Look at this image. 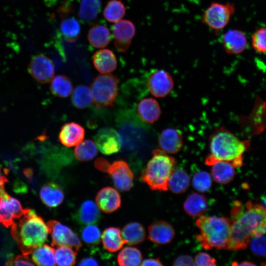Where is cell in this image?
<instances>
[{"mask_svg":"<svg viewBox=\"0 0 266 266\" xmlns=\"http://www.w3.org/2000/svg\"><path fill=\"white\" fill-rule=\"evenodd\" d=\"M173 266H196L195 260L191 256L182 255L176 258L173 262Z\"/></svg>","mask_w":266,"mask_h":266,"instance_id":"obj_45","label":"cell"},{"mask_svg":"<svg viewBox=\"0 0 266 266\" xmlns=\"http://www.w3.org/2000/svg\"><path fill=\"white\" fill-rule=\"evenodd\" d=\"M221 42L225 52L230 55L240 54L248 46L245 34L238 29H230L227 31L221 36Z\"/></svg>","mask_w":266,"mask_h":266,"instance_id":"obj_16","label":"cell"},{"mask_svg":"<svg viewBox=\"0 0 266 266\" xmlns=\"http://www.w3.org/2000/svg\"><path fill=\"white\" fill-rule=\"evenodd\" d=\"M68 246H58L55 250L56 263L60 266H71L75 264L77 253Z\"/></svg>","mask_w":266,"mask_h":266,"instance_id":"obj_38","label":"cell"},{"mask_svg":"<svg viewBox=\"0 0 266 266\" xmlns=\"http://www.w3.org/2000/svg\"><path fill=\"white\" fill-rule=\"evenodd\" d=\"M253 252L260 256L266 255V236L263 234L253 237L250 241Z\"/></svg>","mask_w":266,"mask_h":266,"instance_id":"obj_42","label":"cell"},{"mask_svg":"<svg viewBox=\"0 0 266 266\" xmlns=\"http://www.w3.org/2000/svg\"><path fill=\"white\" fill-rule=\"evenodd\" d=\"M72 10L70 0H65L58 10L61 19L60 32L64 39L69 43L75 42L78 38L81 32L79 21L75 17L70 15Z\"/></svg>","mask_w":266,"mask_h":266,"instance_id":"obj_8","label":"cell"},{"mask_svg":"<svg viewBox=\"0 0 266 266\" xmlns=\"http://www.w3.org/2000/svg\"><path fill=\"white\" fill-rule=\"evenodd\" d=\"M32 261L38 266H54L56 265L55 249L47 244H43L32 252Z\"/></svg>","mask_w":266,"mask_h":266,"instance_id":"obj_32","label":"cell"},{"mask_svg":"<svg viewBox=\"0 0 266 266\" xmlns=\"http://www.w3.org/2000/svg\"><path fill=\"white\" fill-rule=\"evenodd\" d=\"M142 256L140 251L136 247H126L119 252L117 261L121 266H137L140 265Z\"/></svg>","mask_w":266,"mask_h":266,"instance_id":"obj_36","label":"cell"},{"mask_svg":"<svg viewBox=\"0 0 266 266\" xmlns=\"http://www.w3.org/2000/svg\"><path fill=\"white\" fill-rule=\"evenodd\" d=\"M263 201H264V204H265V206L266 207V196L264 199ZM265 208H266V207H265Z\"/></svg>","mask_w":266,"mask_h":266,"instance_id":"obj_51","label":"cell"},{"mask_svg":"<svg viewBox=\"0 0 266 266\" xmlns=\"http://www.w3.org/2000/svg\"><path fill=\"white\" fill-rule=\"evenodd\" d=\"M175 235L173 226L164 220L155 222L148 227V239L156 244L165 245L169 243Z\"/></svg>","mask_w":266,"mask_h":266,"instance_id":"obj_18","label":"cell"},{"mask_svg":"<svg viewBox=\"0 0 266 266\" xmlns=\"http://www.w3.org/2000/svg\"><path fill=\"white\" fill-rule=\"evenodd\" d=\"M28 71L37 82L46 84L53 78L55 67L51 59L43 53H38L32 57Z\"/></svg>","mask_w":266,"mask_h":266,"instance_id":"obj_11","label":"cell"},{"mask_svg":"<svg viewBox=\"0 0 266 266\" xmlns=\"http://www.w3.org/2000/svg\"><path fill=\"white\" fill-rule=\"evenodd\" d=\"M39 195L43 203L49 207H57L64 199L63 189L60 185L54 182L44 184L40 190Z\"/></svg>","mask_w":266,"mask_h":266,"instance_id":"obj_23","label":"cell"},{"mask_svg":"<svg viewBox=\"0 0 266 266\" xmlns=\"http://www.w3.org/2000/svg\"><path fill=\"white\" fill-rule=\"evenodd\" d=\"M50 89L55 96L66 98L72 92L73 86L70 79L64 75H58L51 80Z\"/></svg>","mask_w":266,"mask_h":266,"instance_id":"obj_33","label":"cell"},{"mask_svg":"<svg viewBox=\"0 0 266 266\" xmlns=\"http://www.w3.org/2000/svg\"><path fill=\"white\" fill-rule=\"evenodd\" d=\"M11 233L22 253L28 255L46 240L49 229L34 210L26 208L19 220L11 225Z\"/></svg>","mask_w":266,"mask_h":266,"instance_id":"obj_3","label":"cell"},{"mask_svg":"<svg viewBox=\"0 0 266 266\" xmlns=\"http://www.w3.org/2000/svg\"><path fill=\"white\" fill-rule=\"evenodd\" d=\"M52 238V245L54 246H68L76 251L82 247L78 236L68 227L56 220H50L47 223Z\"/></svg>","mask_w":266,"mask_h":266,"instance_id":"obj_9","label":"cell"},{"mask_svg":"<svg viewBox=\"0 0 266 266\" xmlns=\"http://www.w3.org/2000/svg\"><path fill=\"white\" fill-rule=\"evenodd\" d=\"M98 262L92 257L82 259L78 264V266H98Z\"/></svg>","mask_w":266,"mask_h":266,"instance_id":"obj_48","label":"cell"},{"mask_svg":"<svg viewBox=\"0 0 266 266\" xmlns=\"http://www.w3.org/2000/svg\"><path fill=\"white\" fill-rule=\"evenodd\" d=\"M136 32L134 24L129 20H120L112 27L114 43L116 49L124 53L127 51Z\"/></svg>","mask_w":266,"mask_h":266,"instance_id":"obj_13","label":"cell"},{"mask_svg":"<svg viewBox=\"0 0 266 266\" xmlns=\"http://www.w3.org/2000/svg\"><path fill=\"white\" fill-rule=\"evenodd\" d=\"M190 177L188 173L183 169H174L168 182V188L173 193L181 194L188 188Z\"/></svg>","mask_w":266,"mask_h":266,"instance_id":"obj_31","label":"cell"},{"mask_svg":"<svg viewBox=\"0 0 266 266\" xmlns=\"http://www.w3.org/2000/svg\"><path fill=\"white\" fill-rule=\"evenodd\" d=\"M235 166L230 162L220 161L212 165L211 176L214 180L221 184L230 183L235 175Z\"/></svg>","mask_w":266,"mask_h":266,"instance_id":"obj_25","label":"cell"},{"mask_svg":"<svg viewBox=\"0 0 266 266\" xmlns=\"http://www.w3.org/2000/svg\"><path fill=\"white\" fill-rule=\"evenodd\" d=\"M119 80L111 74H102L97 76L91 85L93 102L99 107L114 105L118 91Z\"/></svg>","mask_w":266,"mask_h":266,"instance_id":"obj_6","label":"cell"},{"mask_svg":"<svg viewBox=\"0 0 266 266\" xmlns=\"http://www.w3.org/2000/svg\"><path fill=\"white\" fill-rule=\"evenodd\" d=\"M81 237L83 241L88 245L95 246L100 242V232L97 226L89 224L82 229Z\"/></svg>","mask_w":266,"mask_h":266,"instance_id":"obj_40","label":"cell"},{"mask_svg":"<svg viewBox=\"0 0 266 266\" xmlns=\"http://www.w3.org/2000/svg\"><path fill=\"white\" fill-rule=\"evenodd\" d=\"M121 235L124 243L133 245L138 244L144 240L146 233L141 224L131 222L124 227Z\"/></svg>","mask_w":266,"mask_h":266,"instance_id":"obj_27","label":"cell"},{"mask_svg":"<svg viewBox=\"0 0 266 266\" xmlns=\"http://www.w3.org/2000/svg\"><path fill=\"white\" fill-rule=\"evenodd\" d=\"M137 111L140 119L147 124H153L157 121L161 114L160 105L153 98L141 100L137 104Z\"/></svg>","mask_w":266,"mask_h":266,"instance_id":"obj_21","label":"cell"},{"mask_svg":"<svg viewBox=\"0 0 266 266\" xmlns=\"http://www.w3.org/2000/svg\"><path fill=\"white\" fill-rule=\"evenodd\" d=\"M233 266H255L256 264L249 261H243L241 263L234 262L232 264Z\"/></svg>","mask_w":266,"mask_h":266,"instance_id":"obj_49","label":"cell"},{"mask_svg":"<svg viewBox=\"0 0 266 266\" xmlns=\"http://www.w3.org/2000/svg\"><path fill=\"white\" fill-rule=\"evenodd\" d=\"M26 208H23L20 202L5 191L4 186H0V224L8 228L15 219L21 217Z\"/></svg>","mask_w":266,"mask_h":266,"instance_id":"obj_10","label":"cell"},{"mask_svg":"<svg viewBox=\"0 0 266 266\" xmlns=\"http://www.w3.org/2000/svg\"><path fill=\"white\" fill-rule=\"evenodd\" d=\"M175 163L174 157L160 149H156L142 172L141 180L152 190L166 191L168 189V180Z\"/></svg>","mask_w":266,"mask_h":266,"instance_id":"obj_5","label":"cell"},{"mask_svg":"<svg viewBox=\"0 0 266 266\" xmlns=\"http://www.w3.org/2000/svg\"><path fill=\"white\" fill-rule=\"evenodd\" d=\"M158 144L160 149L168 154L177 153L180 151L183 145L182 133L176 129H165L159 136Z\"/></svg>","mask_w":266,"mask_h":266,"instance_id":"obj_17","label":"cell"},{"mask_svg":"<svg viewBox=\"0 0 266 266\" xmlns=\"http://www.w3.org/2000/svg\"><path fill=\"white\" fill-rule=\"evenodd\" d=\"M96 201L99 208L107 213H112L117 210L121 203L119 192L111 187L101 189L96 197Z\"/></svg>","mask_w":266,"mask_h":266,"instance_id":"obj_19","label":"cell"},{"mask_svg":"<svg viewBox=\"0 0 266 266\" xmlns=\"http://www.w3.org/2000/svg\"><path fill=\"white\" fill-rule=\"evenodd\" d=\"M208 207L207 198L197 193L190 194L183 204L185 212L192 217H200L203 215Z\"/></svg>","mask_w":266,"mask_h":266,"instance_id":"obj_24","label":"cell"},{"mask_svg":"<svg viewBox=\"0 0 266 266\" xmlns=\"http://www.w3.org/2000/svg\"><path fill=\"white\" fill-rule=\"evenodd\" d=\"M98 154V147L95 142L91 139L82 140L74 149L75 158L80 161L92 160Z\"/></svg>","mask_w":266,"mask_h":266,"instance_id":"obj_37","label":"cell"},{"mask_svg":"<svg viewBox=\"0 0 266 266\" xmlns=\"http://www.w3.org/2000/svg\"><path fill=\"white\" fill-rule=\"evenodd\" d=\"M71 99L72 104L80 109L85 108L93 102L91 90L85 85H80L75 88Z\"/></svg>","mask_w":266,"mask_h":266,"instance_id":"obj_34","label":"cell"},{"mask_svg":"<svg viewBox=\"0 0 266 266\" xmlns=\"http://www.w3.org/2000/svg\"><path fill=\"white\" fill-rule=\"evenodd\" d=\"M230 238L226 249H245L251 239L266 232V208L260 204L236 201L231 210Z\"/></svg>","mask_w":266,"mask_h":266,"instance_id":"obj_1","label":"cell"},{"mask_svg":"<svg viewBox=\"0 0 266 266\" xmlns=\"http://www.w3.org/2000/svg\"><path fill=\"white\" fill-rule=\"evenodd\" d=\"M235 11L233 3L212 2L204 10L201 22L215 33L224 29L229 23Z\"/></svg>","mask_w":266,"mask_h":266,"instance_id":"obj_7","label":"cell"},{"mask_svg":"<svg viewBox=\"0 0 266 266\" xmlns=\"http://www.w3.org/2000/svg\"><path fill=\"white\" fill-rule=\"evenodd\" d=\"M249 140H242L227 129H217L209 138L210 154L205 163L212 166L220 161L231 163L235 167L243 164V155L249 148Z\"/></svg>","mask_w":266,"mask_h":266,"instance_id":"obj_2","label":"cell"},{"mask_svg":"<svg viewBox=\"0 0 266 266\" xmlns=\"http://www.w3.org/2000/svg\"><path fill=\"white\" fill-rule=\"evenodd\" d=\"M100 213L97 204L91 200L84 201L76 215V220L81 224H93L98 222Z\"/></svg>","mask_w":266,"mask_h":266,"instance_id":"obj_26","label":"cell"},{"mask_svg":"<svg viewBox=\"0 0 266 266\" xmlns=\"http://www.w3.org/2000/svg\"><path fill=\"white\" fill-rule=\"evenodd\" d=\"M200 233L196 238L204 249H226L231 229V220L225 217L200 216L196 221Z\"/></svg>","mask_w":266,"mask_h":266,"instance_id":"obj_4","label":"cell"},{"mask_svg":"<svg viewBox=\"0 0 266 266\" xmlns=\"http://www.w3.org/2000/svg\"><path fill=\"white\" fill-rule=\"evenodd\" d=\"M194 188L200 192H206L211 187L212 178L210 174L204 170L196 172L192 178Z\"/></svg>","mask_w":266,"mask_h":266,"instance_id":"obj_39","label":"cell"},{"mask_svg":"<svg viewBox=\"0 0 266 266\" xmlns=\"http://www.w3.org/2000/svg\"><path fill=\"white\" fill-rule=\"evenodd\" d=\"M110 164L108 161L103 158H99L95 162V166L100 171L108 172Z\"/></svg>","mask_w":266,"mask_h":266,"instance_id":"obj_46","label":"cell"},{"mask_svg":"<svg viewBox=\"0 0 266 266\" xmlns=\"http://www.w3.org/2000/svg\"><path fill=\"white\" fill-rule=\"evenodd\" d=\"M194 260L196 266H213L217 265L216 260L205 252L198 253L196 256Z\"/></svg>","mask_w":266,"mask_h":266,"instance_id":"obj_43","label":"cell"},{"mask_svg":"<svg viewBox=\"0 0 266 266\" xmlns=\"http://www.w3.org/2000/svg\"><path fill=\"white\" fill-rule=\"evenodd\" d=\"M251 43L256 52L261 54L266 53V27L260 28L253 33Z\"/></svg>","mask_w":266,"mask_h":266,"instance_id":"obj_41","label":"cell"},{"mask_svg":"<svg viewBox=\"0 0 266 266\" xmlns=\"http://www.w3.org/2000/svg\"><path fill=\"white\" fill-rule=\"evenodd\" d=\"M126 7L120 0H109L103 11V15L106 21L110 23H116L125 16Z\"/></svg>","mask_w":266,"mask_h":266,"instance_id":"obj_35","label":"cell"},{"mask_svg":"<svg viewBox=\"0 0 266 266\" xmlns=\"http://www.w3.org/2000/svg\"><path fill=\"white\" fill-rule=\"evenodd\" d=\"M7 182V179L3 175L2 169L0 167V186H3L4 183Z\"/></svg>","mask_w":266,"mask_h":266,"instance_id":"obj_50","label":"cell"},{"mask_svg":"<svg viewBox=\"0 0 266 266\" xmlns=\"http://www.w3.org/2000/svg\"><path fill=\"white\" fill-rule=\"evenodd\" d=\"M92 58L95 67L100 73L112 72L117 67L116 57L110 49H102L98 50L94 54Z\"/></svg>","mask_w":266,"mask_h":266,"instance_id":"obj_22","label":"cell"},{"mask_svg":"<svg viewBox=\"0 0 266 266\" xmlns=\"http://www.w3.org/2000/svg\"><path fill=\"white\" fill-rule=\"evenodd\" d=\"M115 187L120 191H128L133 185V174L128 164L123 160L113 162L108 172Z\"/></svg>","mask_w":266,"mask_h":266,"instance_id":"obj_15","label":"cell"},{"mask_svg":"<svg viewBox=\"0 0 266 266\" xmlns=\"http://www.w3.org/2000/svg\"><path fill=\"white\" fill-rule=\"evenodd\" d=\"M95 143L101 153L109 155L118 152L121 148L120 134L111 128H103L95 136Z\"/></svg>","mask_w":266,"mask_h":266,"instance_id":"obj_14","label":"cell"},{"mask_svg":"<svg viewBox=\"0 0 266 266\" xmlns=\"http://www.w3.org/2000/svg\"><path fill=\"white\" fill-rule=\"evenodd\" d=\"M84 135L85 130L81 125L75 122H70L62 126L59 138L63 145L70 147L80 143Z\"/></svg>","mask_w":266,"mask_h":266,"instance_id":"obj_20","label":"cell"},{"mask_svg":"<svg viewBox=\"0 0 266 266\" xmlns=\"http://www.w3.org/2000/svg\"><path fill=\"white\" fill-rule=\"evenodd\" d=\"M88 40L94 48H101L106 47L111 40L109 29L102 25H96L89 30L87 35Z\"/></svg>","mask_w":266,"mask_h":266,"instance_id":"obj_29","label":"cell"},{"mask_svg":"<svg viewBox=\"0 0 266 266\" xmlns=\"http://www.w3.org/2000/svg\"><path fill=\"white\" fill-rule=\"evenodd\" d=\"M141 266H163V264L161 262L159 258L153 259L149 258L144 260L142 262Z\"/></svg>","mask_w":266,"mask_h":266,"instance_id":"obj_47","label":"cell"},{"mask_svg":"<svg viewBox=\"0 0 266 266\" xmlns=\"http://www.w3.org/2000/svg\"><path fill=\"white\" fill-rule=\"evenodd\" d=\"M35 264L28 257V255H18L14 259L7 262L6 266H34Z\"/></svg>","mask_w":266,"mask_h":266,"instance_id":"obj_44","label":"cell"},{"mask_svg":"<svg viewBox=\"0 0 266 266\" xmlns=\"http://www.w3.org/2000/svg\"><path fill=\"white\" fill-rule=\"evenodd\" d=\"M147 84L150 94L158 98L166 97L174 87L172 77L163 69L153 70L148 78Z\"/></svg>","mask_w":266,"mask_h":266,"instance_id":"obj_12","label":"cell"},{"mask_svg":"<svg viewBox=\"0 0 266 266\" xmlns=\"http://www.w3.org/2000/svg\"><path fill=\"white\" fill-rule=\"evenodd\" d=\"M100 8V0H79L78 17L84 23H91L97 19Z\"/></svg>","mask_w":266,"mask_h":266,"instance_id":"obj_28","label":"cell"},{"mask_svg":"<svg viewBox=\"0 0 266 266\" xmlns=\"http://www.w3.org/2000/svg\"><path fill=\"white\" fill-rule=\"evenodd\" d=\"M101 237L103 247L110 252L119 250L124 244L121 231L117 227H109L105 229Z\"/></svg>","mask_w":266,"mask_h":266,"instance_id":"obj_30","label":"cell"}]
</instances>
